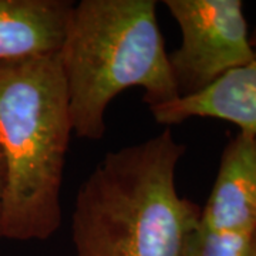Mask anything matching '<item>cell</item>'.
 Returning <instances> with one entry per match:
<instances>
[{"label": "cell", "instance_id": "3957f363", "mask_svg": "<svg viewBox=\"0 0 256 256\" xmlns=\"http://www.w3.org/2000/svg\"><path fill=\"white\" fill-rule=\"evenodd\" d=\"M58 58L82 138H102L107 108L127 88L142 87L150 111L180 98L154 0L74 3Z\"/></svg>", "mask_w": 256, "mask_h": 256}, {"label": "cell", "instance_id": "52a82bcc", "mask_svg": "<svg viewBox=\"0 0 256 256\" xmlns=\"http://www.w3.org/2000/svg\"><path fill=\"white\" fill-rule=\"evenodd\" d=\"M73 8L67 0H0V60L57 54Z\"/></svg>", "mask_w": 256, "mask_h": 256}, {"label": "cell", "instance_id": "7a4b0ae2", "mask_svg": "<svg viewBox=\"0 0 256 256\" xmlns=\"http://www.w3.org/2000/svg\"><path fill=\"white\" fill-rule=\"evenodd\" d=\"M73 132L58 53L0 60V150L6 170L2 238L44 240L60 228Z\"/></svg>", "mask_w": 256, "mask_h": 256}, {"label": "cell", "instance_id": "5b68a950", "mask_svg": "<svg viewBox=\"0 0 256 256\" xmlns=\"http://www.w3.org/2000/svg\"><path fill=\"white\" fill-rule=\"evenodd\" d=\"M200 226L216 232H256V136L239 132L220 156Z\"/></svg>", "mask_w": 256, "mask_h": 256}, {"label": "cell", "instance_id": "277c9868", "mask_svg": "<svg viewBox=\"0 0 256 256\" xmlns=\"http://www.w3.org/2000/svg\"><path fill=\"white\" fill-rule=\"evenodd\" d=\"M181 30V46L168 54L180 97L204 92L222 76L254 60L240 0H165Z\"/></svg>", "mask_w": 256, "mask_h": 256}, {"label": "cell", "instance_id": "30bf717a", "mask_svg": "<svg viewBox=\"0 0 256 256\" xmlns=\"http://www.w3.org/2000/svg\"><path fill=\"white\" fill-rule=\"evenodd\" d=\"M249 256H256V234H255V236H254V240H252V246H250Z\"/></svg>", "mask_w": 256, "mask_h": 256}, {"label": "cell", "instance_id": "ba28073f", "mask_svg": "<svg viewBox=\"0 0 256 256\" xmlns=\"http://www.w3.org/2000/svg\"><path fill=\"white\" fill-rule=\"evenodd\" d=\"M256 232H216L200 226L194 232L186 256H249Z\"/></svg>", "mask_w": 256, "mask_h": 256}, {"label": "cell", "instance_id": "9c48e42d", "mask_svg": "<svg viewBox=\"0 0 256 256\" xmlns=\"http://www.w3.org/2000/svg\"><path fill=\"white\" fill-rule=\"evenodd\" d=\"M4 182H6V170H4L3 154L0 150V215H2V201H3V192H4ZM0 239H2V235H0Z\"/></svg>", "mask_w": 256, "mask_h": 256}, {"label": "cell", "instance_id": "8992f818", "mask_svg": "<svg viewBox=\"0 0 256 256\" xmlns=\"http://www.w3.org/2000/svg\"><path fill=\"white\" fill-rule=\"evenodd\" d=\"M250 63L228 72L204 92L152 110L156 122L171 126L192 117H208L232 122L242 132L256 136V26L250 33Z\"/></svg>", "mask_w": 256, "mask_h": 256}, {"label": "cell", "instance_id": "6da1fadb", "mask_svg": "<svg viewBox=\"0 0 256 256\" xmlns=\"http://www.w3.org/2000/svg\"><path fill=\"white\" fill-rule=\"evenodd\" d=\"M184 152L165 130L104 156L76 198V256H186L201 208L176 190Z\"/></svg>", "mask_w": 256, "mask_h": 256}]
</instances>
